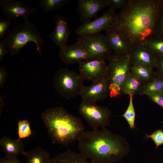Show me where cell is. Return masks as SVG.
<instances>
[{"label":"cell","instance_id":"obj_1","mask_svg":"<svg viewBox=\"0 0 163 163\" xmlns=\"http://www.w3.org/2000/svg\"><path fill=\"white\" fill-rule=\"evenodd\" d=\"M162 8V0H128L112 28L123 36L130 49L154 36Z\"/></svg>","mask_w":163,"mask_h":163},{"label":"cell","instance_id":"obj_2","mask_svg":"<svg viewBox=\"0 0 163 163\" xmlns=\"http://www.w3.org/2000/svg\"><path fill=\"white\" fill-rule=\"evenodd\" d=\"M78 141L80 153L94 163L120 161L130 151L125 138L105 127L84 131Z\"/></svg>","mask_w":163,"mask_h":163},{"label":"cell","instance_id":"obj_3","mask_svg":"<svg viewBox=\"0 0 163 163\" xmlns=\"http://www.w3.org/2000/svg\"><path fill=\"white\" fill-rule=\"evenodd\" d=\"M41 118L52 142L68 145L78 140L84 132L80 119L62 107L50 108L41 113Z\"/></svg>","mask_w":163,"mask_h":163},{"label":"cell","instance_id":"obj_4","mask_svg":"<svg viewBox=\"0 0 163 163\" xmlns=\"http://www.w3.org/2000/svg\"><path fill=\"white\" fill-rule=\"evenodd\" d=\"M2 41L11 55L19 53L22 48L32 41L36 44L37 52L41 54L42 47L44 43L37 28L29 20L9 30Z\"/></svg>","mask_w":163,"mask_h":163},{"label":"cell","instance_id":"obj_5","mask_svg":"<svg viewBox=\"0 0 163 163\" xmlns=\"http://www.w3.org/2000/svg\"><path fill=\"white\" fill-rule=\"evenodd\" d=\"M107 60L108 95L111 97H117L122 94V85L131 72L132 66L131 58L129 53H114Z\"/></svg>","mask_w":163,"mask_h":163},{"label":"cell","instance_id":"obj_6","mask_svg":"<svg viewBox=\"0 0 163 163\" xmlns=\"http://www.w3.org/2000/svg\"><path fill=\"white\" fill-rule=\"evenodd\" d=\"M84 81L79 73L67 68H62L55 73L53 84L59 95L69 100L79 96Z\"/></svg>","mask_w":163,"mask_h":163},{"label":"cell","instance_id":"obj_7","mask_svg":"<svg viewBox=\"0 0 163 163\" xmlns=\"http://www.w3.org/2000/svg\"><path fill=\"white\" fill-rule=\"evenodd\" d=\"M83 46L88 53L90 59L108 60L113 50L105 36L100 33L78 36L75 42Z\"/></svg>","mask_w":163,"mask_h":163},{"label":"cell","instance_id":"obj_8","mask_svg":"<svg viewBox=\"0 0 163 163\" xmlns=\"http://www.w3.org/2000/svg\"><path fill=\"white\" fill-rule=\"evenodd\" d=\"M78 110L93 130L98 129L99 127L105 128L109 125L111 111L107 107L82 101Z\"/></svg>","mask_w":163,"mask_h":163},{"label":"cell","instance_id":"obj_9","mask_svg":"<svg viewBox=\"0 0 163 163\" xmlns=\"http://www.w3.org/2000/svg\"><path fill=\"white\" fill-rule=\"evenodd\" d=\"M117 15L109 9L94 20L83 23L78 26L75 31L78 36L100 33L113 28L116 22Z\"/></svg>","mask_w":163,"mask_h":163},{"label":"cell","instance_id":"obj_10","mask_svg":"<svg viewBox=\"0 0 163 163\" xmlns=\"http://www.w3.org/2000/svg\"><path fill=\"white\" fill-rule=\"evenodd\" d=\"M79 73L85 80L92 82L107 76V64L101 59H89L78 63Z\"/></svg>","mask_w":163,"mask_h":163},{"label":"cell","instance_id":"obj_11","mask_svg":"<svg viewBox=\"0 0 163 163\" xmlns=\"http://www.w3.org/2000/svg\"><path fill=\"white\" fill-rule=\"evenodd\" d=\"M109 82L107 76L93 82L88 86L84 85L79 96L82 101L96 103L105 99L109 94Z\"/></svg>","mask_w":163,"mask_h":163},{"label":"cell","instance_id":"obj_12","mask_svg":"<svg viewBox=\"0 0 163 163\" xmlns=\"http://www.w3.org/2000/svg\"><path fill=\"white\" fill-rule=\"evenodd\" d=\"M1 10L8 19L22 17L24 21L29 20V17L36 13L38 7L33 8L26 3L16 0H0Z\"/></svg>","mask_w":163,"mask_h":163},{"label":"cell","instance_id":"obj_13","mask_svg":"<svg viewBox=\"0 0 163 163\" xmlns=\"http://www.w3.org/2000/svg\"><path fill=\"white\" fill-rule=\"evenodd\" d=\"M108 6L107 0H78L76 10L83 23L90 22L98 12Z\"/></svg>","mask_w":163,"mask_h":163},{"label":"cell","instance_id":"obj_14","mask_svg":"<svg viewBox=\"0 0 163 163\" xmlns=\"http://www.w3.org/2000/svg\"><path fill=\"white\" fill-rule=\"evenodd\" d=\"M133 65L143 66L152 69L155 68L156 55L145 44L136 45L129 53Z\"/></svg>","mask_w":163,"mask_h":163},{"label":"cell","instance_id":"obj_15","mask_svg":"<svg viewBox=\"0 0 163 163\" xmlns=\"http://www.w3.org/2000/svg\"><path fill=\"white\" fill-rule=\"evenodd\" d=\"M59 56L64 63L70 64L90 59L89 54L81 45L75 43L60 49Z\"/></svg>","mask_w":163,"mask_h":163},{"label":"cell","instance_id":"obj_16","mask_svg":"<svg viewBox=\"0 0 163 163\" xmlns=\"http://www.w3.org/2000/svg\"><path fill=\"white\" fill-rule=\"evenodd\" d=\"M54 19L55 26L50 37L55 45L60 49L67 45L71 30L67 20L63 16L56 15Z\"/></svg>","mask_w":163,"mask_h":163},{"label":"cell","instance_id":"obj_17","mask_svg":"<svg viewBox=\"0 0 163 163\" xmlns=\"http://www.w3.org/2000/svg\"><path fill=\"white\" fill-rule=\"evenodd\" d=\"M105 37L114 53L117 54L129 53L130 48L122 34L111 28L106 30Z\"/></svg>","mask_w":163,"mask_h":163},{"label":"cell","instance_id":"obj_18","mask_svg":"<svg viewBox=\"0 0 163 163\" xmlns=\"http://www.w3.org/2000/svg\"><path fill=\"white\" fill-rule=\"evenodd\" d=\"M0 145L6 157H17L19 155H24L25 152L23 142L19 139H15L4 136L0 140Z\"/></svg>","mask_w":163,"mask_h":163},{"label":"cell","instance_id":"obj_19","mask_svg":"<svg viewBox=\"0 0 163 163\" xmlns=\"http://www.w3.org/2000/svg\"><path fill=\"white\" fill-rule=\"evenodd\" d=\"M50 163H94L80 153L68 149L51 158Z\"/></svg>","mask_w":163,"mask_h":163},{"label":"cell","instance_id":"obj_20","mask_svg":"<svg viewBox=\"0 0 163 163\" xmlns=\"http://www.w3.org/2000/svg\"><path fill=\"white\" fill-rule=\"evenodd\" d=\"M26 163H50L51 158L49 152L41 147H37L25 152Z\"/></svg>","mask_w":163,"mask_h":163},{"label":"cell","instance_id":"obj_21","mask_svg":"<svg viewBox=\"0 0 163 163\" xmlns=\"http://www.w3.org/2000/svg\"><path fill=\"white\" fill-rule=\"evenodd\" d=\"M143 84L136 76L131 72L122 85V94L139 95Z\"/></svg>","mask_w":163,"mask_h":163},{"label":"cell","instance_id":"obj_22","mask_svg":"<svg viewBox=\"0 0 163 163\" xmlns=\"http://www.w3.org/2000/svg\"><path fill=\"white\" fill-rule=\"evenodd\" d=\"M163 92V78L156 76L143 84L139 95L146 96L157 92Z\"/></svg>","mask_w":163,"mask_h":163},{"label":"cell","instance_id":"obj_23","mask_svg":"<svg viewBox=\"0 0 163 163\" xmlns=\"http://www.w3.org/2000/svg\"><path fill=\"white\" fill-rule=\"evenodd\" d=\"M130 71L143 84L151 80L156 76L155 72L153 71L152 69L143 66L133 65Z\"/></svg>","mask_w":163,"mask_h":163},{"label":"cell","instance_id":"obj_24","mask_svg":"<svg viewBox=\"0 0 163 163\" xmlns=\"http://www.w3.org/2000/svg\"><path fill=\"white\" fill-rule=\"evenodd\" d=\"M69 0H40L37 7L41 8L46 13L55 11L65 6Z\"/></svg>","mask_w":163,"mask_h":163},{"label":"cell","instance_id":"obj_25","mask_svg":"<svg viewBox=\"0 0 163 163\" xmlns=\"http://www.w3.org/2000/svg\"><path fill=\"white\" fill-rule=\"evenodd\" d=\"M143 44L155 55H163V36H154Z\"/></svg>","mask_w":163,"mask_h":163},{"label":"cell","instance_id":"obj_26","mask_svg":"<svg viewBox=\"0 0 163 163\" xmlns=\"http://www.w3.org/2000/svg\"><path fill=\"white\" fill-rule=\"evenodd\" d=\"M129 97V103L128 107L122 116L125 119L128 123L131 129L135 128L136 113L134 107L133 98L134 95L131 94H128Z\"/></svg>","mask_w":163,"mask_h":163},{"label":"cell","instance_id":"obj_27","mask_svg":"<svg viewBox=\"0 0 163 163\" xmlns=\"http://www.w3.org/2000/svg\"><path fill=\"white\" fill-rule=\"evenodd\" d=\"M18 138L21 139L28 137L32 132L30 124L27 120H20L18 123Z\"/></svg>","mask_w":163,"mask_h":163},{"label":"cell","instance_id":"obj_28","mask_svg":"<svg viewBox=\"0 0 163 163\" xmlns=\"http://www.w3.org/2000/svg\"><path fill=\"white\" fill-rule=\"evenodd\" d=\"M147 138H150L155 144V148L157 149L158 146L163 144V131L162 129L157 130L151 134H145Z\"/></svg>","mask_w":163,"mask_h":163},{"label":"cell","instance_id":"obj_29","mask_svg":"<svg viewBox=\"0 0 163 163\" xmlns=\"http://www.w3.org/2000/svg\"><path fill=\"white\" fill-rule=\"evenodd\" d=\"M128 0H107L109 9L114 11L116 10H122L125 6Z\"/></svg>","mask_w":163,"mask_h":163},{"label":"cell","instance_id":"obj_30","mask_svg":"<svg viewBox=\"0 0 163 163\" xmlns=\"http://www.w3.org/2000/svg\"><path fill=\"white\" fill-rule=\"evenodd\" d=\"M10 22L8 19H0V40L5 39L6 34L8 33L10 25Z\"/></svg>","mask_w":163,"mask_h":163},{"label":"cell","instance_id":"obj_31","mask_svg":"<svg viewBox=\"0 0 163 163\" xmlns=\"http://www.w3.org/2000/svg\"><path fill=\"white\" fill-rule=\"evenodd\" d=\"M155 36H163V8L160 12L156 23Z\"/></svg>","mask_w":163,"mask_h":163},{"label":"cell","instance_id":"obj_32","mask_svg":"<svg viewBox=\"0 0 163 163\" xmlns=\"http://www.w3.org/2000/svg\"><path fill=\"white\" fill-rule=\"evenodd\" d=\"M156 76L163 78V55H156Z\"/></svg>","mask_w":163,"mask_h":163},{"label":"cell","instance_id":"obj_33","mask_svg":"<svg viewBox=\"0 0 163 163\" xmlns=\"http://www.w3.org/2000/svg\"><path fill=\"white\" fill-rule=\"evenodd\" d=\"M147 96L150 100L158 105L163 109V92H155Z\"/></svg>","mask_w":163,"mask_h":163},{"label":"cell","instance_id":"obj_34","mask_svg":"<svg viewBox=\"0 0 163 163\" xmlns=\"http://www.w3.org/2000/svg\"><path fill=\"white\" fill-rule=\"evenodd\" d=\"M8 75L7 71L3 66L0 67V88L1 89L4 86Z\"/></svg>","mask_w":163,"mask_h":163},{"label":"cell","instance_id":"obj_35","mask_svg":"<svg viewBox=\"0 0 163 163\" xmlns=\"http://www.w3.org/2000/svg\"><path fill=\"white\" fill-rule=\"evenodd\" d=\"M0 163H21L17 157L5 156L0 158Z\"/></svg>","mask_w":163,"mask_h":163},{"label":"cell","instance_id":"obj_36","mask_svg":"<svg viewBox=\"0 0 163 163\" xmlns=\"http://www.w3.org/2000/svg\"><path fill=\"white\" fill-rule=\"evenodd\" d=\"M8 51L2 40H0V62L8 53Z\"/></svg>","mask_w":163,"mask_h":163},{"label":"cell","instance_id":"obj_37","mask_svg":"<svg viewBox=\"0 0 163 163\" xmlns=\"http://www.w3.org/2000/svg\"><path fill=\"white\" fill-rule=\"evenodd\" d=\"M0 114L1 115L4 104L3 98L1 94H0Z\"/></svg>","mask_w":163,"mask_h":163},{"label":"cell","instance_id":"obj_38","mask_svg":"<svg viewBox=\"0 0 163 163\" xmlns=\"http://www.w3.org/2000/svg\"><path fill=\"white\" fill-rule=\"evenodd\" d=\"M162 0V8H163V0Z\"/></svg>","mask_w":163,"mask_h":163},{"label":"cell","instance_id":"obj_39","mask_svg":"<svg viewBox=\"0 0 163 163\" xmlns=\"http://www.w3.org/2000/svg\"><path fill=\"white\" fill-rule=\"evenodd\" d=\"M161 123H163V121H162L161 122Z\"/></svg>","mask_w":163,"mask_h":163}]
</instances>
